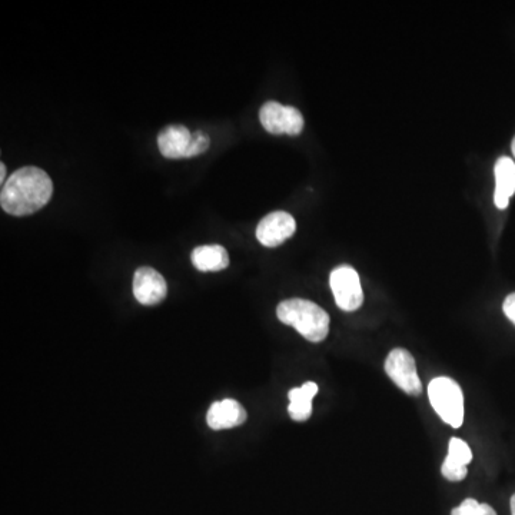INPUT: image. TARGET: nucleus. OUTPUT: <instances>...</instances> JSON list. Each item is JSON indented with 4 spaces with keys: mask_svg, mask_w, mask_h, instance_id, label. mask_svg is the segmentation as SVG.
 <instances>
[{
    "mask_svg": "<svg viewBox=\"0 0 515 515\" xmlns=\"http://www.w3.org/2000/svg\"><path fill=\"white\" fill-rule=\"evenodd\" d=\"M318 394V385L315 382H305L302 387L292 388L288 392L289 417L298 423L309 420L312 414V400Z\"/></svg>",
    "mask_w": 515,
    "mask_h": 515,
    "instance_id": "13",
    "label": "nucleus"
},
{
    "mask_svg": "<svg viewBox=\"0 0 515 515\" xmlns=\"http://www.w3.org/2000/svg\"><path fill=\"white\" fill-rule=\"evenodd\" d=\"M473 460V453L467 443L460 438H451L448 455L445 458L441 473L448 481H463L467 477V465Z\"/></svg>",
    "mask_w": 515,
    "mask_h": 515,
    "instance_id": "11",
    "label": "nucleus"
},
{
    "mask_svg": "<svg viewBox=\"0 0 515 515\" xmlns=\"http://www.w3.org/2000/svg\"><path fill=\"white\" fill-rule=\"evenodd\" d=\"M511 151H513V155L515 158V138L513 139V144H511Z\"/></svg>",
    "mask_w": 515,
    "mask_h": 515,
    "instance_id": "19",
    "label": "nucleus"
},
{
    "mask_svg": "<svg viewBox=\"0 0 515 515\" xmlns=\"http://www.w3.org/2000/svg\"><path fill=\"white\" fill-rule=\"evenodd\" d=\"M297 231V222L288 212H271L257 227V238L264 247L275 248L284 244Z\"/></svg>",
    "mask_w": 515,
    "mask_h": 515,
    "instance_id": "8",
    "label": "nucleus"
},
{
    "mask_svg": "<svg viewBox=\"0 0 515 515\" xmlns=\"http://www.w3.org/2000/svg\"><path fill=\"white\" fill-rule=\"evenodd\" d=\"M510 505H511V515H515V494L513 495V497H511Z\"/></svg>",
    "mask_w": 515,
    "mask_h": 515,
    "instance_id": "18",
    "label": "nucleus"
},
{
    "mask_svg": "<svg viewBox=\"0 0 515 515\" xmlns=\"http://www.w3.org/2000/svg\"><path fill=\"white\" fill-rule=\"evenodd\" d=\"M53 182L51 176L36 166L18 169L2 186L0 205L13 217H28L51 201Z\"/></svg>",
    "mask_w": 515,
    "mask_h": 515,
    "instance_id": "1",
    "label": "nucleus"
},
{
    "mask_svg": "<svg viewBox=\"0 0 515 515\" xmlns=\"http://www.w3.org/2000/svg\"><path fill=\"white\" fill-rule=\"evenodd\" d=\"M191 261L198 271L218 272L228 268L229 255L221 245H202L192 251Z\"/></svg>",
    "mask_w": 515,
    "mask_h": 515,
    "instance_id": "14",
    "label": "nucleus"
},
{
    "mask_svg": "<svg viewBox=\"0 0 515 515\" xmlns=\"http://www.w3.org/2000/svg\"><path fill=\"white\" fill-rule=\"evenodd\" d=\"M134 295L142 305H158L168 295V285L154 268L142 267L135 272Z\"/></svg>",
    "mask_w": 515,
    "mask_h": 515,
    "instance_id": "9",
    "label": "nucleus"
},
{
    "mask_svg": "<svg viewBox=\"0 0 515 515\" xmlns=\"http://www.w3.org/2000/svg\"><path fill=\"white\" fill-rule=\"evenodd\" d=\"M6 165L0 164V182L5 185Z\"/></svg>",
    "mask_w": 515,
    "mask_h": 515,
    "instance_id": "17",
    "label": "nucleus"
},
{
    "mask_svg": "<svg viewBox=\"0 0 515 515\" xmlns=\"http://www.w3.org/2000/svg\"><path fill=\"white\" fill-rule=\"evenodd\" d=\"M428 397L438 417L453 428L464 423V395L460 385L448 377L434 378L428 385Z\"/></svg>",
    "mask_w": 515,
    "mask_h": 515,
    "instance_id": "3",
    "label": "nucleus"
},
{
    "mask_svg": "<svg viewBox=\"0 0 515 515\" xmlns=\"http://www.w3.org/2000/svg\"><path fill=\"white\" fill-rule=\"evenodd\" d=\"M278 320L291 325L309 342H321L330 334V317L327 312L307 299L292 298L281 302L277 308Z\"/></svg>",
    "mask_w": 515,
    "mask_h": 515,
    "instance_id": "2",
    "label": "nucleus"
},
{
    "mask_svg": "<svg viewBox=\"0 0 515 515\" xmlns=\"http://www.w3.org/2000/svg\"><path fill=\"white\" fill-rule=\"evenodd\" d=\"M451 515H497V513L491 505L481 504L473 498H467L461 503L460 507L451 511Z\"/></svg>",
    "mask_w": 515,
    "mask_h": 515,
    "instance_id": "15",
    "label": "nucleus"
},
{
    "mask_svg": "<svg viewBox=\"0 0 515 515\" xmlns=\"http://www.w3.org/2000/svg\"><path fill=\"white\" fill-rule=\"evenodd\" d=\"M211 139L202 131L194 134L182 125H171L158 136L159 151L168 159H186L208 151Z\"/></svg>",
    "mask_w": 515,
    "mask_h": 515,
    "instance_id": "4",
    "label": "nucleus"
},
{
    "mask_svg": "<svg viewBox=\"0 0 515 515\" xmlns=\"http://www.w3.org/2000/svg\"><path fill=\"white\" fill-rule=\"evenodd\" d=\"M247 418L245 408L238 401L227 398L211 405L206 415V423L215 431L228 430L244 424Z\"/></svg>",
    "mask_w": 515,
    "mask_h": 515,
    "instance_id": "10",
    "label": "nucleus"
},
{
    "mask_svg": "<svg viewBox=\"0 0 515 515\" xmlns=\"http://www.w3.org/2000/svg\"><path fill=\"white\" fill-rule=\"evenodd\" d=\"M259 121L265 131L272 135L287 134L297 136L304 129V116L294 106H284L278 102H267L259 111Z\"/></svg>",
    "mask_w": 515,
    "mask_h": 515,
    "instance_id": "6",
    "label": "nucleus"
},
{
    "mask_svg": "<svg viewBox=\"0 0 515 515\" xmlns=\"http://www.w3.org/2000/svg\"><path fill=\"white\" fill-rule=\"evenodd\" d=\"M385 372L392 382L410 395H420L423 392V384L418 377L417 365L414 357L407 350L395 348L385 361Z\"/></svg>",
    "mask_w": 515,
    "mask_h": 515,
    "instance_id": "7",
    "label": "nucleus"
},
{
    "mask_svg": "<svg viewBox=\"0 0 515 515\" xmlns=\"http://www.w3.org/2000/svg\"><path fill=\"white\" fill-rule=\"evenodd\" d=\"M503 309L505 317H507L508 320L513 322L515 325V292L514 294H510L507 298H505Z\"/></svg>",
    "mask_w": 515,
    "mask_h": 515,
    "instance_id": "16",
    "label": "nucleus"
},
{
    "mask_svg": "<svg viewBox=\"0 0 515 515\" xmlns=\"http://www.w3.org/2000/svg\"><path fill=\"white\" fill-rule=\"evenodd\" d=\"M330 285L338 307L345 312L357 311L364 302L360 275L350 265H341L331 272Z\"/></svg>",
    "mask_w": 515,
    "mask_h": 515,
    "instance_id": "5",
    "label": "nucleus"
},
{
    "mask_svg": "<svg viewBox=\"0 0 515 515\" xmlns=\"http://www.w3.org/2000/svg\"><path fill=\"white\" fill-rule=\"evenodd\" d=\"M494 204L498 209H507L510 198L515 194V164L508 156L498 159L494 168Z\"/></svg>",
    "mask_w": 515,
    "mask_h": 515,
    "instance_id": "12",
    "label": "nucleus"
}]
</instances>
